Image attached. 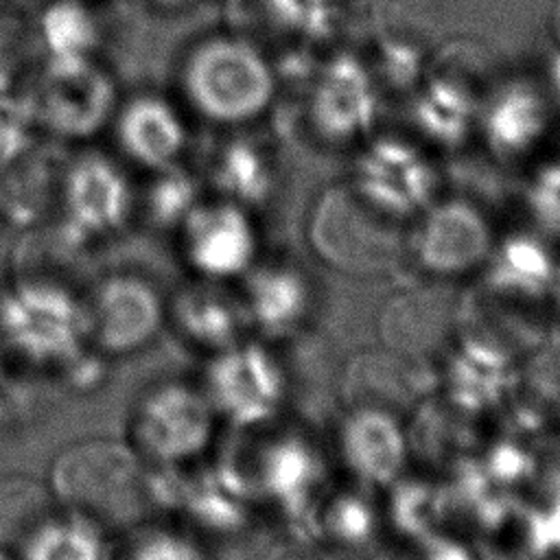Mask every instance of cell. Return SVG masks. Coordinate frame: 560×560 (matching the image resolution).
<instances>
[{
    "label": "cell",
    "mask_w": 560,
    "mask_h": 560,
    "mask_svg": "<svg viewBox=\"0 0 560 560\" xmlns=\"http://www.w3.org/2000/svg\"><path fill=\"white\" fill-rule=\"evenodd\" d=\"M118 88L98 57L42 59L22 96L35 133L61 142H88L109 129Z\"/></svg>",
    "instance_id": "6da1fadb"
},
{
    "label": "cell",
    "mask_w": 560,
    "mask_h": 560,
    "mask_svg": "<svg viewBox=\"0 0 560 560\" xmlns=\"http://www.w3.org/2000/svg\"><path fill=\"white\" fill-rule=\"evenodd\" d=\"M273 79L260 52L228 35L206 37L179 63V92L203 120L238 125L258 116L271 98Z\"/></svg>",
    "instance_id": "7a4b0ae2"
},
{
    "label": "cell",
    "mask_w": 560,
    "mask_h": 560,
    "mask_svg": "<svg viewBox=\"0 0 560 560\" xmlns=\"http://www.w3.org/2000/svg\"><path fill=\"white\" fill-rule=\"evenodd\" d=\"M306 234L324 265L352 276L385 271L407 243L400 221L372 206L354 186L326 188L311 206Z\"/></svg>",
    "instance_id": "3957f363"
},
{
    "label": "cell",
    "mask_w": 560,
    "mask_h": 560,
    "mask_svg": "<svg viewBox=\"0 0 560 560\" xmlns=\"http://www.w3.org/2000/svg\"><path fill=\"white\" fill-rule=\"evenodd\" d=\"M203 394L217 418L236 429H258L280 416L289 378L271 348L241 339L212 354Z\"/></svg>",
    "instance_id": "277c9868"
},
{
    "label": "cell",
    "mask_w": 560,
    "mask_h": 560,
    "mask_svg": "<svg viewBox=\"0 0 560 560\" xmlns=\"http://www.w3.org/2000/svg\"><path fill=\"white\" fill-rule=\"evenodd\" d=\"M85 315L61 287L28 282L0 300V332L7 343L35 363L70 361L85 332Z\"/></svg>",
    "instance_id": "5b68a950"
},
{
    "label": "cell",
    "mask_w": 560,
    "mask_h": 560,
    "mask_svg": "<svg viewBox=\"0 0 560 560\" xmlns=\"http://www.w3.org/2000/svg\"><path fill=\"white\" fill-rule=\"evenodd\" d=\"M407 243L422 271L446 280L483 267L494 247L488 219L462 199L429 203Z\"/></svg>",
    "instance_id": "8992f818"
},
{
    "label": "cell",
    "mask_w": 560,
    "mask_h": 560,
    "mask_svg": "<svg viewBox=\"0 0 560 560\" xmlns=\"http://www.w3.org/2000/svg\"><path fill=\"white\" fill-rule=\"evenodd\" d=\"M190 267L206 280L243 278L260 258V238L247 208L225 199L197 203L182 221Z\"/></svg>",
    "instance_id": "52a82bcc"
},
{
    "label": "cell",
    "mask_w": 560,
    "mask_h": 560,
    "mask_svg": "<svg viewBox=\"0 0 560 560\" xmlns=\"http://www.w3.org/2000/svg\"><path fill=\"white\" fill-rule=\"evenodd\" d=\"M217 413L203 392L182 383L155 387L140 405L136 435L144 451L164 462L177 464L199 455L214 431Z\"/></svg>",
    "instance_id": "ba28073f"
},
{
    "label": "cell",
    "mask_w": 560,
    "mask_h": 560,
    "mask_svg": "<svg viewBox=\"0 0 560 560\" xmlns=\"http://www.w3.org/2000/svg\"><path fill=\"white\" fill-rule=\"evenodd\" d=\"M59 195L68 228L81 236L120 228L133 206L127 173L101 151H81L63 164Z\"/></svg>",
    "instance_id": "9c48e42d"
},
{
    "label": "cell",
    "mask_w": 560,
    "mask_h": 560,
    "mask_svg": "<svg viewBox=\"0 0 560 560\" xmlns=\"http://www.w3.org/2000/svg\"><path fill=\"white\" fill-rule=\"evenodd\" d=\"M337 455L346 472L363 488H389L407 470V431L387 409L357 407L339 422Z\"/></svg>",
    "instance_id": "30bf717a"
},
{
    "label": "cell",
    "mask_w": 560,
    "mask_h": 560,
    "mask_svg": "<svg viewBox=\"0 0 560 560\" xmlns=\"http://www.w3.org/2000/svg\"><path fill=\"white\" fill-rule=\"evenodd\" d=\"M109 131L120 155L149 173L179 164L188 147V127L182 109L155 92L120 98Z\"/></svg>",
    "instance_id": "8fae6325"
},
{
    "label": "cell",
    "mask_w": 560,
    "mask_h": 560,
    "mask_svg": "<svg viewBox=\"0 0 560 560\" xmlns=\"http://www.w3.org/2000/svg\"><path fill=\"white\" fill-rule=\"evenodd\" d=\"M313 300V280L291 260L258 258L243 276L241 302L247 326L265 339L295 335L311 317Z\"/></svg>",
    "instance_id": "7c38bea8"
},
{
    "label": "cell",
    "mask_w": 560,
    "mask_h": 560,
    "mask_svg": "<svg viewBox=\"0 0 560 560\" xmlns=\"http://www.w3.org/2000/svg\"><path fill=\"white\" fill-rule=\"evenodd\" d=\"M90 324L103 350L131 352L158 332L162 304L144 280L116 276L96 291Z\"/></svg>",
    "instance_id": "4fadbf2b"
},
{
    "label": "cell",
    "mask_w": 560,
    "mask_h": 560,
    "mask_svg": "<svg viewBox=\"0 0 560 560\" xmlns=\"http://www.w3.org/2000/svg\"><path fill=\"white\" fill-rule=\"evenodd\" d=\"M372 206L394 219L422 212L431 201L429 168L407 149L378 147L363 158L352 184Z\"/></svg>",
    "instance_id": "5bb4252c"
},
{
    "label": "cell",
    "mask_w": 560,
    "mask_h": 560,
    "mask_svg": "<svg viewBox=\"0 0 560 560\" xmlns=\"http://www.w3.org/2000/svg\"><path fill=\"white\" fill-rule=\"evenodd\" d=\"M175 322L182 332L212 352L245 339L247 317L241 295H234L208 280L182 291L173 304Z\"/></svg>",
    "instance_id": "9a60e30c"
},
{
    "label": "cell",
    "mask_w": 560,
    "mask_h": 560,
    "mask_svg": "<svg viewBox=\"0 0 560 560\" xmlns=\"http://www.w3.org/2000/svg\"><path fill=\"white\" fill-rule=\"evenodd\" d=\"M258 490L280 508L295 510L319 483L322 466L315 451L295 435L269 442L258 457Z\"/></svg>",
    "instance_id": "2e32d148"
},
{
    "label": "cell",
    "mask_w": 560,
    "mask_h": 560,
    "mask_svg": "<svg viewBox=\"0 0 560 560\" xmlns=\"http://www.w3.org/2000/svg\"><path fill=\"white\" fill-rule=\"evenodd\" d=\"M31 26L42 59L98 57L101 22L88 0H48Z\"/></svg>",
    "instance_id": "e0dca14e"
},
{
    "label": "cell",
    "mask_w": 560,
    "mask_h": 560,
    "mask_svg": "<svg viewBox=\"0 0 560 560\" xmlns=\"http://www.w3.org/2000/svg\"><path fill=\"white\" fill-rule=\"evenodd\" d=\"M42 52L31 20L20 9H0V101L22 109V96L31 83Z\"/></svg>",
    "instance_id": "ac0fdd59"
},
{
    "label": "cell",
    "mask_w": 560,
    "mask_h": 560,
    "mask_svg": "<svg viewBox=\"0 0 560 560\" xmlns=\"http://www.w3.org/2000/svg\"><path fill=\"white\" fill-rule=\"evenodd\" d=\"M486 265H492L494 280L503 289L540 293L551 282V265L542 247L532 241H510L492 247Z\"/></svg>",
    "instance_id": "d6986e66"
},
{
    "label": "cell",
    "mask_w": 560,
    "mask_h": 560,
    "mask_svg": "<svg viewBox=\"0 0 560 560\" xmlns=\"http://www.w3.org/2000/svg\"><path fill=\"white\" fill-rule=\"evenodd\" d=\"M24 560H103V547L96 532L83 523H46L28 538Z\"/></svg>",
    "instance_id": "ffe728a7"
},
{
    "label": "cell",
    "mask_w": 560,
    "mask_h": 560,
    "mask_svg": "<svg viewBox=\"0 0 560 560\" xmlns=\"http://www.w3.org/2000/svg\"><path fill=\"white\" fill-rule=\"evenodd\" d=\"M214 179L230 201L243 208L262 201L269 192L267 168L258 162L256 151L245 144H230L219 153Z\"/></svg>",
    "instance_id": "44dd1931"
},
{
    "label": "cell",
    "mask_w": 560,
    "mask_h": 560,
    "mask_svg": "<svg viewBox=\"0 0 560 560\" xmlns=\"http://www.w3.org/2000/svg\"><path fill=\"white\" fill-rule=\"evenodd\" d=\"M153 179L144 192V208L149 219L160 225H182L188 212L199 203L197 186L179 164L151 173Z\"/></svg>",
    "instance_id": "7402d4cb"
},
{
    "label": "cell",
    "mask_w": 560,
    "mask_h": 560,
    "mask_svg": "<svg viewBox=\"0 0 560 560\" xmlns=\"http://www.w3.org/2000/svg\"><path fill=\"white\" fill-rule=\"evenodd\" d=\"M374 512L357 494H341L328 503L324 514V527L330 538L343 545H363L374 532Z\"/></svg>",
    "instance_id": "603a6c76"
},
{
    "label": "cell",
    "mask_w": 560,
    "mask_h": 560,
    "mask_svg": "<svg viewBox=\"0 0 560 560\" xmlns=\"http://www.w3.org/2000/svg\"><path fill=\"white\" fill-rule=\"evenodd\" d=\"M35 138L26 114L18 105L0 101V168L18 158Z\"/></svg>",
    "instance_id": "cb8c5ba5"
},
{
    "label": "cell",
    "mask_w": 560,
    "mask_h": 560,
    "mask_svg": "<svg viewBox=\"0 0 560 560\" xmlns=\"http://www.w3.org/2000/svg\"><path fill=\"white\" fill-rule=\"evenodd\" d=\"M131 560H203V556L186 538L168 532H155L138 542Z\"/></svg>",
    "instance_id": "d4e9b609"
},
{
    "label": "cell",
    "mask_w": 560,
    "mask_h": 560,
    "mask_svg": "<svg viewBox=\"0 0 560 560\" xmlns=\"http://www.w3.org/2000/svg\"><path fill=\"white\" fill-rule=\"evenodd\" d=\"M405 560H477V558L464 542L455 538L424 536L416 540L413 551Z\"/></svg>",
    "instance_id": "484cf974"
},
{
    "label": "cell",
    "mask_w": 560,
    "mask_h": 560,
    "mask_svg": "<svg viewBox=\"0 0 560 560\" xmlns=\"http://www.w3.org/2000/svg\"><path fill=\"white\" fill-rule=\"evenodd\" d=\"M151 9L155 11H162V13H175V11H182L186 7H190L195 0H144Z\"/></svg>",
    "instance_id": "4316f807"
},
{
    "label": "cell",
    "mask_w": 560,
    "mask_h": 560,
    "mask_svg": "<svg viewBox=\"0 0 560 560\" xmlns=\"http://www.w3.org/2000/svg\"><path fill=\"white\" fill-rule=\"evenodd\" d=\"M24 0H0V9H20Z\"/></svg>",
    "instance_id": "83f0119b"
},
{
    "label": "cell",
    "mask_w": 560,
    "mask_h": 560,
    "mask_svg": "<svg viewBox=\"0 0 560 560\" xmlns=\"http://www.w3.org/2000/svg\"><path fill=\"white\" fill-rule=\"evenodd\" d=\"M0 374H2V365H0Z\"/></svg>",
    "instance_id": "f1b7e54d"
}]
</instances>
